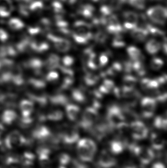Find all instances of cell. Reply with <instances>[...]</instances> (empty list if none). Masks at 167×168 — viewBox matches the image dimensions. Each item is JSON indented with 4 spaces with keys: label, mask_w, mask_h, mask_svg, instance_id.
Instances as JSON below:
<instances>
[{
    "label": "cell",
    "mask_w": 167,
    "mask_h": 168,
    "mask_svg": "<svg viewBox=\"0 0 167 168\" xmlns=\"http://www.w3.org/2000/svg\"><path fill=\"white\" fill-rule=\"evenodd\" d=\"M97 150L96 144L91 139L83 138L78 141L77 153L82 161H92L96 153Z\"/></svg>",
    "instance_id": "1"
},
{
    "label": "cell",
    "mask_w": 167,
    "mask_h": 168,
    "mask_svg": "<svg viewBox=\"0 0 167 168\" xmlns=\"http://www.w3.org/2000/svg\"><path fill=\"white\" fill-rule=\"evenodd\" d=\"M129 150L144 165L150 164L155 157V154L152 149L147 147H140L135 143L130 146Z\"/></svg>",
    "instance_id": "2"
},
{
    "label": "cell",
    "mask_w": 167,
    "mask_h": 168,
    "mask_svg": "<svg viewBox=\"0 0 167 168\" xmlns=\"http://www.w3.org/2000/svg\"><path fill=\"white\" fill-rule=\"evenodd\" d=\"M107 123L111 128L117 129L125 121L122 110L116 105L108 108L107 114Z\"/></svg>",
    "instance_id": "3"
},
{
    "label": "cell",
    "mask_w": 167,
    "mask_h": 168,
    "mask_svg": "<svg viewBox=\"0 0 167 168\" xmlns=\"http://www.w3.org/2000/svg\"><path fill=\"white\" fill-rule=\"evenodd\" d=\"M149 18L155 24L164 25L167 18V9L161 5L151 7L147 11Z\"/></svg>",
    "instance_id": "4"
},
{
    "label": "cell",
    "mask_w": 167,
    "mask_h": 168,
    "mask_svg": "<svg viewBox=\"0 0 167 168\" xmlns=\"http://www.w3.org/2000/svg\"><path fill=\"white\" fill-rule=\"evenodd\" d=\"M98 116L99 114L97 109L93 107L87 108L82 114L79 125L84 129L90 130Z\"/></svg>",
    "instance_id": "5"
},
{
    "label": "cell",
    "mask_w": 167,
    "mask_h": 168,
    "mask_svg": "<svg viewBox=\"0 0 167 168\" xmlns=\"http://www.w3.org/2000/svg\"><path fill=\"white\" fill-rule=\"evenodd\" d=\"M131 135L133 139L136 140H142L147 137L149 133L148 129L146 125L139 121H135L132 122L130 125Z\"/></svg>",
    "instance_id": "6"
},
{
    "label": "cell",
    "mask_w": 167,
    "mask_h": 168,
    "mask_svg": "<svg viewBox=\"0 0 167 168\" xmlns=\"http://www.w3.org/2000/svg\"><path fill=\"white\" fill-rule=\"evenodd\" d=\"M142 115L144 118L150 119L154 114L156 108V100L154 98L146 97L143 98L141 102Z\"/></svg>",
    "instance_id": "7"
},
{
    "label": "cell",
    "mask_w": 167,
    "mask_h": 168,
    "mask_svg": "<svg viewBox=\"0 0 167 168\" xmlns=\"http://www.w3.org/2000/svg\"><path fill=\"white\" fill-rule=\"evenodd\" d=\"M117 160L111 152L103 150L98 158V164L102 168H111L116 165Z\"/></svg>",
    "instance_id": "8"
},
{
    "label": "cell",
    "mask_w": 167,
    "mask_h": 168,
    "mask_svg": "<svg viewBox=\"0 0 167 168\" xmlns=\"http://www.w3.org/2000/svg\"><path fill=\"white\" fill-rule=\"evenodd\" d=\"M124 27L126 29L132 30L136 28L138 22V15L131 11H125L123 14Z\"/></svg>",
    "instance_id": "9"
},
{
    "label": "cell",
    "mask_w": 167,
    "mask_h": 168,
    "mask_svg": "<svg viewBox=\"0 0 167 168\" xmlns=\"http://www.w3.org/2000/svg\"><path fill=\"white\" fill-rule=\"evenodd\" d=\"M79 132L75 128H71L66 130L62 135V139L67 144H73L79 140Z\"/></svg>",
    "instance_id": "10"
},
{
    "label": "cell",
    "mask_w": 167,
    "mask_h": 168,
    "mask_svg": "<svg viewBox=\"0 0 167 168\" xmlns=\"http://www.w3.org/2000/svg\"><path fill=\"white\" fill-rule=\"evenodd\" d=\"M55 48L61 52H66L71 48V43L68 40L61 37H51Z\"/></svg>",
    "instance_id": "11"
},
{
    "label": "cell",
    "mask_w": 167,
    "mask_h": 168,
    "mask_svg": "<svg viewBox=\"0 0 167 168\" xmlns=\"http://www.w3.org/2000/svg\"><path fill=\"white\" fill-rule=\"evenodd\" d=\"M13 10V5L11 0H0V16L8 17Z\"/></svg>",
    "instance_id": "12"
},
{
    "label": "cell",
    "mask_w": 167,
    "mask_h": 168,
    "mask_svg": "<svg viewBox=\"0 0 167 168\" xmlns=\"http://www.w3.org/2000/svg\"><path fill=\"white\" fill-rule=\"evenodd\" d=\"M124 141L119 139H115L111 141L109 143V148L110 152L113 154H119L123 152L125 147Z\"/></svg>",
    "instance_id": "13"
},
{
    "label": "cell",
    "mask_w": 167,
    "mask_h": 168,
    "mask_svg": "<svg viewBox=\"0 0 167 168\" xmlns=\"http://www.w3.org/2000/svg\"><path fill=\"white\" fill-rule=\"evenodd\" d=\"M150 144L153 149L160 151L165 147V142L161 136L156 133H153L150 136Z\"/></svg>",
    "instance_id": "14"
},
{
    "label": "cell",
    "mask_w": 167,
    "mask_h": 168,
    "mask_svg": "<svg viewBox=\"0 0 167 168\" xmlns=\"http://www.w3.org/2000/svg\"><path fill=\"white\" fill-rule=\"evenodd\" d=\"M149 33L146 28H136L132 30L131 32L132 37L139 42H142L147 38Z\"/></svg>",
    "instance_id": "15"
},
{
    "label": "cell",
    "mask_w": 167,
    "mask_h": 168,
    "mask_svg": "<svg viewBox=\"0 0 167 168\" xmlns=\"http://www.w3.org/2000/svg\"><path fill=\"white\" fill-rule=\"evenodd\" d=\"M7 139L9 146L11 147L20 146L23 142L22 135L17 131H14L9 134Z\"/></svg>",
    "instance_id": "16"
},
{
    "label": "cell",
    "mask_w": 167,
    "mask_h": 168,
    "mask_svg": "<svg viewBox=\"0 0 167 168\" xmlns=\"http://www.w3.org/2000/svg\"><path fill=\"white\" fill-rule=\"evenodd\" d=\"M20 109L22 115L25 116L30 115L33 111V102L29 100H23L20 103Z\"/></svg>",
    "instance_id": "17"
},
{
    "label": "cell",
    "mask_w": 167,
    "mask_h": 168,
    "mask_svg": "<svg viewBox=\"0 0 167 168\" xmlns=\"http://www.w3.org/2000/svg\"><path fill=\"white\" fill-rule=\"evenodd\" d=\"M160 48V43L154 39L150 40L146 44V49L150 54L154 55L158 53Z\"/></svg>",
    "instance_id": "18"
},
{
    "label": "cell",
    "mask_w": 167,
    "mask_h": 168,
    "mask_svg": "<svg viewBox=\"0 0 167 168\" xmlns=\"http://www.w3.org/2000/svg\"><path fill=\"white\" fill-rule=\"evenodd\" d=\"M79 111L80 108L79 107L75 105H68L66 108V114L69 119L71 121H75L78 118Z\"/></svg>",
    "instance_id": "19"
},
{
    "label": "cell",
    "mask_w": 167,
    "mask_h": 168,
    "mask_svg": "<svg viewBox=\"0 0 167 168\" xmlns=\"http://www.w3.org/2000/svg\"><path fill=\"white\" fill-rule=\"evenodd\" d=\"M126 51L128 55L132 60H141L142 57V53L141 50L138 48L134 46H130L127 48Z\"/></svg>",
    "instance_id": "20"
},
{
    "label": "cell",
    "mask_w": 167,
    "mask_h": 168,
    "mask_svg": "<svg viewBox=\"0 0 167 168\" xmlns=\"http://www.w3.org/2000/svg\"><path fill=\"white\" fill-rule=\"evenodd\" d=\"M17 118V114L12 110H6L2 115V119L5 123L11 124Z\"/></svg>",
    "instance_id": "21"
},
{
    "label": "cell",
    "mask_w": 167,
    "mask_h": 168,
    "mask_svg": "<svg viewBox=\"0 0 167 168\" xmlns=\"http://www.w3.org/2000/svg\"><path fill=\"white\" fill-rule=\"evenodd\" d=\"M132 69L138 75L140 76L145 75L146 73L145 65L141 62V60L134 61V62L132 64Z\"/></svg>",
    "instance_id": "22"
},
{
    "label": "cell",
    "mask_w": 167,
    "mask_h": 168,
    "mask_svg": "<svg viewBox=\"0 0 167 168\" xmlns=\"http://www.w3.org/2000/svg\"><path fill=\"white\" fill-rule=\"evenodd\" d=\"M60 58L57 55L51 54L49 56L47 61V65L49 68L53 69L58 68L59 66Z\"/></svg>",
    "instance_id": "23"
},
{
    "label": "cell",
    "mask_w": 167,
    "mask_h": 168,
    "mask_svg": "<svg viewBox=\"0 0 167 168\" xmlns=\"http://www.w3.org/2000/svg\"><path fill=\"white\" fill-rule=\"evenodd\" d=\"M8 25L9 28L13 30H19L25 26V24L22 21L17 18H12L9 19Z\"/></svg>",
    "instance_id": "24"
},
{
    "label": "cell",
    "mask_w": 167,
    "mask_h": 168,
    "mask_svg": "<svg viewBox=\"0 0 167 168\" xmlns=\"http://www.w3.org/2000/svg\"><path fill=\"white\" fill-rule=\"evenodd\" d=\"M167 119L163 116H158L155 118L153 125L156 128L159 129L166 130L167 129Z\"/></svg>",
    "instance_id": "25"
},
{
    "label": "cell",
    "mask_w": 167,
    "mask_h": 168,
    "mask_svg": "<svg viewBox=\"0 0 167 168\" xmlns=\"http://www.w3.org/2000/svg\"><path fill=\"white\" fill-rule=\"evenodd\" d=\"M123 81H124V87L132 88V87H134L136 84L137 79L135 77H134L133 76L128 75H125L124 77Z\"/></svg>",
    "instance_id": "26"
},
{
    "label": "cell",
    "mask_w": 167,
    "mask_h": 168,
    "mask_svg": "<svg viewBox=\"0 0 167 168\" xmlns=\"http://www.w3.org/2000/svg\"><path fill=\"white\" fill-rule=\"evenodd\" d=\"M73 99L79 103H84L85 101L86 97L82 90L79 89H75L72 91Z\"/></svg>",
    "instance_id": "27"
},
{
    "label": "cell",
    "mask_w": 167,
    "mask_h": 168,
    "mask_svg": "<svg viewBox=\"0 0 167 168\" xmlns=\"http://www.w3.org/2000/svg\"><path fill=\"white\" fill-rule=\"evenodd\" d=\"M122 66L121 64L119 62H114L111 65L110 68L107 71V73L108 75L114 76L121 71Z\"/></svg>",
    "instance_id": "28"
},
{
    "label": "cell",
    "mask_w": 167,
    "mask_h": 168,
    "mask_svg": "<svg viewBox=\"0 0 167 168\" xmlns=\"http://www.w3.org/2000/svg\"><path fill=\"white\" fill-rule=\"evenodd\" d=\"M99 80V77L97 76L88 73L86 74L84 77V81L88 86H93L96 84Z\"/></svg>",
    "instance_id": "29"
},
{
    "label": "cell",
    "mask_w": 167,
    "mask_h": 168,
    "mask_svg": "<svg viewBox=\"0 0 167 168\" xmlns=\"http://www.w3.org/2000/svg\"><path fill=\"white\" fill-rule=\"evenodd\" d=\"M164 65L163 60L158 58H154L152 59L150 62V67L154 70H158L160 69Z\"/></svg>",
    "instance_id": "30"
},
{
    "label": "cell",
    "mask_w": 167,
    "mask_h": 168,
    "mask_svg": "<svg viewBox=\"0 0 167 168\" xmlns=\"http://www.w3.org/2000/svg\"><path fill=\"white\" fill-rule=\"evenodd\" d=\"M48 118L51 121H59L63 118V113L60 110H54L49 113Z\"/></svg>",
    "instance_id": "31"
},
{
    "label": "cell",
    "mask_w": 167,
    "mask_h": 168,
    "mask_svg": "<svg viewBox=\"0 0 167 168\" xmlns=\"http://www.w3.org/2000/svg\"><path fill=\"white\" fill-rule=\"evenodd\" d=\"M128 2L135 8L143 9L145 8L146 0H128Z\"/></svg>",
    "instance_id": "32"
},
{
    "label": "cell",
    "mask_w": 167,
    "mask_h": 168,
    "mask_svg": "<svg viewBox=\"0 0 167 168\" xmlns=\"http://www.w3.org/2000/svg\"><path fill=\"white\" fill-rule=\"evenodd\" d=\"M112 45L114 47L120 48L125 46V43L124 40L120 36H118L113 40Z\"/></svg>",
    "instance_id": "33"
},
{
    "label": "cell",
    "mask_w": 167,
    "mask_h": 168,
    "mask_svg": "<svg viewBox=\"0 0 167 168\" xmlns=\"http://www.w3.org/2000/svg\"><path fill=\"white\" fill-rule=\"evenodd\" d=\"M71 158L70 155L67 154H61L59 157V163L62 165H66L70 163Z\"/></svg>",
    "instance_id": "34"
},
{
    "label": "cell",
    "mask_w": 167,
    "mask_h": 168,
    "mask_svg": "<svg viewBox=\"0 0 167 168\" xmlns=\"http://www.w3.org/2000/svg\"><path fill=\"white\" fill-rule=\"evenodd\" d=\"M108 61H109V59H108V55L105 53H102L99 57V64L100 66L101 67L106 65L108 63Z\"/></svg>",
    "instance_id": "35"
},
{
    "label": "cell",
    "mask_w": 167,
    "mask_h": 168,
    "mask_svg": "<svg viewBox=\"0 0 167 168\" xmlns=\"http://www.w3.org/2000/svg\"><path fill=\"white\" fill-rule=\"evenodd\" d=\"M43 8V4L40 1L35 2L30 5V8L33 12H38Z\"/></svg>",
    "instance_id": "36"
},
{
    "label": "cell",
    "mask_w": 167,
    "mask_h": 168,
    "mask_svg": "<svg viewBox=\"0 0 167 168\" xmlns=\"http://www.w3.org/2000/svg\"><path fill=\"white\" fill-rule=\"evenodd\" d=\"M62 62L65 66H70L74 64V59L73 57L70 56H65L62 59Z\"/></svg>",
    "instance_id": "37"
},
{
    "label": "cell",
    "mask_w": 167,
    "mask_h": 168,
    "mask_svg": "<svg viewBox=\"0 0 167 168\" xmlns=\"http://www.w3.org/2000/svg\"><path fill=\"white\" fill-rule=\"evenodd\" d=\"M103 85L109 91H110L114 87V83L111 80H104Z\"/></svg>",
    "instance_id": "38"
},
{
    "label": "cell",
    "mask_w": 167,
    "mask_h": 168,
    "mask_svg": "<svg viewBox=\"0 0 167 168\" xmlns=\"http://www.w3.org/2000/svg\"><path fill=\"white\" fill-rule=\"evenodd\" d=\"M47 80L50 82L55 81L58 79L59 75L58 73L55 71H51L48 74Z\"/></svg>",
    "instance_id": "39"
},
{
    "label": "cell",
    "mask_w": 167,
    "mask_h": 168,
    "mask_svg": "<svg viewBox=\"0 0 167 168\" xmlns=\"http://www.w3.org/2000/svg\"><path fill=\"white\" fill-rule=\"evenodd\" d=\"M150 79L147 78H144L141 80V86L144 90H148L149 89V83Z\"/></svg>",
    "instance_id": "40"
},
{
    "label": "cell",
    "mask_w": 167,
    "mask_h": 168,
    "mask_svg": "<svg viewBox=\"0 0 167 168\" xmlns=\"http://www.w3.org/2000/svg\"><path fill=\"white\" fill-rule=\"evenodd\" d=\"M106 40H107V36L104 33H99L96 36V40L97 43H104Z\"/></svg>",
    "instance_id": "41"
},
{
    "label": "cell",
    "mask_w": 167,
    "mask_h": 168,
    "mask_svg": "<svg viewBox=\"0 0 167 168\" xmlns=\"http://www.w3.org/2000/svg\"><path fill=\"white\" fill-rule=\"evenodd\" d=\"M8 33L4 30L0 28V40L2 42L6 41L8 39Z\"/></svg>",
    "instance_id": "42"
},
{
    "label": "cell",
    "mask_w": 167,
    "mask_h": 168,
    "mask_svg": "<svg viewBox=\"0 0 167 168\" xmlns=\"http://www.w3.org/2000/svg\"><path fill=\"white\" fill-rule=\"evenodd\" d=\"M72 168H87V167L79 162L74 160V161L73 162Z\"/></svg>",
    "instance_id": "43"
},
{
    "label": "cell",
    "mask_w": 167,
    "mask_h": 168,
    "mask_svg": "<svg viewBox=\"0 0 167 168\" xmlns=\"http://www.w3.org/2000/svg\"><path fill=\"white\" fill-rule=\"evenodd\" d=\"M121 168H137L135 164L132 162H126L122 166Z\"/></svg>",
    "instance_id": "44"
},
{
    "label": "cell",
    "mask_w": 167,
    "mask_h": 168,
    "mask_svg": "<svg viewBox=\"0 0 167 168\" xmlns=\"http://www.w3.org/2000/svg\"><path fill=\"white\" fill-rule=\"evenodd\" d=\"M151 168H166V167L164 165V164L162 163V162H156V163L153 164Z\"/></svg>",
    "instance_id": "45"
},
{
    "label": "cell",
    "mask_w": 167,
    "mask_h": 168,
    "mask_svg": "<svg viewBox=\"0 0 167 168\" xmlns=\"http://www.w3.org/2000/svg\"><path fill=\"white\" fill-rule=\"evenodd\" d=\"M62 1L68 4H73L75 3L76 0H62Z\"/></svg>",
    "instance_id": "46"
},
{
    "label": "cell",
    "mask_w": 167,
    "mask_h": 168,
    "mask_svg": "<svg viewBox=\"0 0 167 168\" xmlns=\"http://www.w3.org/2000/svg\"><path fill=\"white\" fill-rule=\"evenodd\" d=\"M3 129H4V128H3V125L0 123V134L3 132Z\"/></svg>",
    "instance_id": "47"
},
{
    "label": "cell",
    "mask_w": 167,
    "mask_h": 168,
    "mask_svg": "<svg viewBox=\"0 0 167 168\" xmlns=\"http://www.w3.org/2000/svg\"><path fill=\"white\" fill-rule=\"evenodd\" d=\"M151 1H162V0H151Z\"/></svg>",
    "instance_id": "48"
},
{
    "label": "cell",
    "mask_w": 167,
    "mask_h": 168,
    "mask_svg": "<svg viewBox=\"0 0 167 168\" xmlns=\"http://www.w3.org/2000/svg\"><path fill=\"white\" fill-rule=\"evenodd\" d=\"M58 168H66L65 167H63V166H61V167H59Z\"/></svg>",
    "instance_id": "49"
}]
</instances>
